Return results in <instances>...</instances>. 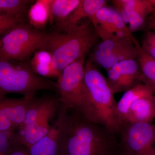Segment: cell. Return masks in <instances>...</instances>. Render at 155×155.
<instances>
[{
    "label": "cell",
    "instance_id": "1",
    "mask_svg": "<svg viewBox=\"0 0 155 155\" xmlns=\"http://www.w3.org/2000/svg\"><path fill=\"white\" fill-rule=\"evenodd\" d=\"M117 134L105 126L68 109L64 136V155H116L123 151Z\"/></svg>",
    "mask_w": 155,
    "mask_h": 155
},
{
    "label": "cell",
    "instance_id": "2",
    "mask_svg": "<svg viewBox=\"0 0 155 155\" xmlns=\"http://www.w3.org/2000/svg\"><path fill=\"white\" fill-rule=\"evenodd\" d=\"M98 38L89 20L71 31L48 34L43 49L51 54L55 68L62 72L70 64L85 58Z\"/></svg>",
    "mask_w": 155,
    "mask_h": 155
},
{
    "label": "cell",
    "instance_id": "3",
    "mask_svg": "<svg viewBox=\"0 0 155 155\" xmlns=\"http://www.w3.org/2000/svg\"><path fill=\"white\" fill-rule=\"evenodd\" d=\"M43 90L57 92V82L35 73L29 63L0 58V98L16 93L31 99Z\"/></svg>",
    "mask_w": 155,
    "mask_h": 155
},
{
    "label": "cell",
    "instance_id": "4",
    "mask_svg": "<svg viewBox=\"0 0 155 155\" xmlns=\"http://www.w3.org/2000/svg\"><path fill=\"white\" fill-rule=\"evenodd\" d=\"M85 58H81L63 69L57 84L58 102L100 124L84 82Z\"/></svg>",
    "mask_w": 155,
    "mask_h": 155
},
{
    "label": "cell",
    "instance_id": "5",
    "mask_svg": "<svg viewBox=\"0 0 155 155\" xmlns=\"http://www.w3.org/2000/svg\"><path fill=\"white\" fill-rule=\"evenodd\" d=\"M84 80L90 99L101 124L118 135L120 129L116 119L117 102L107 78L91 61L85 64Z\"/></svg>",
    "mask_w": 155,
    "mask_h": 155
},
{
    "label": "cell",
    "instance_id": "6",
    "mask_svg": "<svg viewBox=\"0 0 155 155\" xmlns=\"http://www.w3.org/2000/svg\"><path fill=\"white\" fill-rule=\"evenodd\" d=\"M59 107L57 99L35 98L19 127L20 133L15 135L17 142L28 149L42 138L57 118Z\"/></svg>",
    "mask_w": 155,
    "mask_h": 155
},
{
    "label": "cell",
    "instance_id": "7",
    "mask_svg": "<svg viewBox=\"0 0 155 155\" xmlns=\"http://www.w3.org/2000/svg\"><path fill=\"white\" fill-rule=\"evenodd\" d=\"M47 35L23 22L17 24L0 37V58L25 62L43 49Z\"/></svg>",
    "mask_w": 155,
    "mask_h": 155
},
{
    "label": "cell",
    "instance_id": "8",
    "mask_svg": "<svg viewBox=\"0 0 155 155\" xmlns=\"http://www.w3.org/2000/svg\"><path fill=\"white\" fill-rule=\"evenodd\" d=\"M123 149L135 155H155V125L148 122H127L119 133Z\"/></svg>",
    "mask_w": 155,
    "mask_h": 155
},
{
    "label": "cell",
    "instance_id": "9",
    "mask_svg": "<svg viewBox=\"0 0 155 155\" xmlns=\"http://www.w3.org/2000/svg\"><path fill=\"white\" fill-rule=\"evenodd\" d=\"M138 51L133 40L129 38H114L102 41L92 53L93 63L107 71L121 61L137 60Z\"/></svg>",
    "mask_w": 155,
    "mask_h": 155
},
{
    "label": "cell",
    "instance_id": "10",
    "mask_svg": "<svg viewBox=\"0 0 155 155\" xmlns=\"http://www.w3.org/2000/svg\"><path fill=\"white\" fill-rule=\"evenodd\" d=\"M97 35L102 41L134 37L127 28L120 14L113 8L105 6L90 19Z\"/></svg>",
    "mask_w": 155,
    "mask_h": 155
},
{
    "label": "cell",
    "instance_id": "11",
    "mask_svg": "<svg viewBox=\"0 0 155 155\" xmlns=\"http://www.w3.org/2000/svg\"><path fill=\"white\" fill-rule=\"evenodd\" d=\"M68 108L59 103L57 118L48 133L28 149L29 155H64V127Z\"/></svg>",
    "mask_w": 155,
    "mask_h": 155
},
{
    "label": "cell",
    "instance_id": "12",
    "mask_svg": "<svg viewBox=\"0 0 155 155\" xmlns=\"http://www.w3.org/2000/svg\"><path fill=\"white\" fill-rule=\"evenodd\" d=\"M111 2L131 33L147 29L148 19L153 12L149 0H113Z\"/></svg>",
    "mask_w": 155,
    "mask_h": 155
},
{
    "label": "cell",
    "instance_id": "13",
    "mask_svg": "<svg viewBox=\"0 0 155 155\" xmlns=\"http://www.w3.org/2000/svg\"><path fill=\"white\" fill-rule=\"evenodd\" d=\"M107 71V80L114 94L125 92L142 84L141 70L137 60L121 61Z\"/></svg>",
    "mask_w": 155,
    "mask_h": 155
},
{
    "label": "cell",
    "instance_id": "14",
    "mask_svg": "<svg viewBox=\"0 0 155 155\" xmlns=\"http://www.w3.org/2000/svg\"><path fill=\"white\" fill-rule=\"evenodd\" d=\"M106 0H81L78 6L61 25L58 26L62 32L71 31L77 27L82 19L89 20L94 17L100 9L106 6Z\"/></svg>",
    "mask_w": 155,
    "mask_h": 155
},
{
    "label": "cell",
    "instance_id": "15",
    "mask_svg": "<svg viewBox=\"0 0 155 155\" xmlns=\"http://www.w3.org/2000/svg\"><path fill=\"white\" fill-rule=\"evenodd\" d=\"M153 95L151 90L143 84L124 93L116 106V119L120 129L125 123L127 112L131 104L141 98H151Z\"/></svg>",
    "mask_w": 155,
    "mask_h": 155
},
{
    "label": "cell",
    "instance_id": "16",
    "mask_svg": "<svg viewBox=\"0 0 155 155\" xmlns=\"http://www.w3.org/2000/svg\"><path fill=\"white\" fill-rule=\"evenodd\" d=\"M152 97L141 98L134 101L129 107L124 124L127 122L152 123L155 118V106Z\"/></svg>",
    "mask_w": 155,
    "mask_h": 155
},
{
    "label": "cell",
    "instance_id": "17",
    "mask_svg": "<svg viewBox=\"0 0 155 155\" xmlns=\"http://www.w3.org/2000/svg\"><path fill=\"white\" fill-rule=\"evenodd\" d=\"M29 64L32 71L42 77L59 78L61 76V72L54 66L51 54L47 50L41 49L35 52Z\"/></svg>",
    "mask_w": 155,
    "mask_h": 155
},
{
    "label": "cell",
    "instance_id": "18",
    "mask_svg": "<svg viewBox=\"0 0 155 155\" xmlns=\"http://www.w3.org/2000/svg\"><path fill=\"white\" fill-rule=\"evenodd\" d=\"M138 51L137 60L141 70L142 83L149 87L155 94V59L143 51L135 38L133 39Z\"/></svg>",
    "mask_w": 155,
    "mask_h": 155
},
{
    "label": "cell",
    "instance_id": "19",
    "mask_svg": "<svg viewBox=\"0 0 155 155\" xmlns=\"http://www.w3.org/2000/svg\"><path fill=\"white\" fill-rule=\"evenodd\" d=\"M28 18L32 27L39 30L44 28L48 22L51 23L50 0H38L28 10Z\"/></svg>",
    "mask_w": 155,
    "mask_h": 155
},
{
    "label": "cell",
    "instance_id": "20",
    "mask_svg": "<svg viewBox=\"0 0 155 155\" xmlns=\"http://www.w3.org/2000/svg\"><path fill=\"white\" fill-rule=\"evenodd\" d=\"M81 0H50L51 23L61 25L80 4Z\"/></svg>",
    "mask_w": 155,
    "mask_h": 155
},
{
    "label": "cell",
    "instance_id": "21",
    "mask_svg": "<svg viewBox=\"0 0 155 155\" xmlns=\"http://www.w3.org/2000/svg\"><path fill=\"white\" fill-rule=\"evenodd\" d=\"M33 2L28 0H0V12L11 17L23 19L28 6Z\"/></svg>",
    "mask_w": 155,
    "mask_h": 155
},
{
    "label": "cell",
    "instance_id": "22",
    "mask_svg": "<svg viewBox=\"0 0 155 155\" xmlns=\"http://www.w3.org/2000/svg\"><path fill=\"white\" fill-rule=\"evenodd\" d=\"M14 127L6 97L0 98V130L11 132Z\"/></svg>",
    "mask_w": 155,
    "mask_h": 155
},
{
    "label": "cell",
    "instance_id": "23",
    "mask_svg": "<svg viewBox=\"0 0 155 155\" xmlns=\"http://www.w3.org/2000/svg\"><path fill=\"white\" fill-rule=\"evenodd\" d=\"M15 144L14 135L11 132L0 130V154H8Z\"/></svg>",
    "mask_w": 155,
    "mask_h": 155
},
{
    "label": "cell",
    "instance_id": "24",
    "mask_svg": "<svg viewBox=\"0 0 155 155\" xmlns=\"http://www.w3.org/2000/svg\"><path fill=\"white\" fill-rule=\"evenodd\" d=\"M140 45L145 52L155 59V31L147 30Z\"/></svg>",
    "mask_w": 155,
    "mask_h": 155
},
{
    "label": "cell",
    "instance_id": "25",
    "mask_svg": "<svg viewBox=\"0 0 155 155\" xmlns=\"http://www.w3.org/2000/svg\"><path fill=\"white\" fill-rule=\"evenodd\" d=\"M23 22V19L8 16L0 12V37L15 25Z\"/></svg>",
    "mask_w": 155,
    "mask_h": 155
},
{
    "label": "cell",
    "instance_id": "26",
    "mask_svg": "<svg viewBox=\"0 0 155 155\" xmlns=\"http://www.w3.org/2000/svg\"><path fill=\"white\" fill-rule=\"evenodd\" d=\"M7 155H29L28 148L21 143H16Z\"/></svg>",
    "mask_w": 155,
    "mask_h": 155
},
{
    "label": "cell",
    "instance_id": "27",
    "mask_svg": "<svg viewBox=\"0 0 155 155\" xmlns=\"http://www.w3.org/2000/svg\"><path fill=\"white\" fill-rule=\"evenodd\" d=\"M147 30L155 31V16L151 14L148 19Z\"/></svg>",
    "mask_w": 155,
    "mask_h": 155
},
{
    "label": "cell",
    "instance_id": "28",
    "mask_svg": "<svg viewBox=\"0 0 155 155\" xmlns=\"http://www.w3.org/2000/svg\"><path fill=\"white\" fill-rule=\"evenodd\" d=\"M149 1L152 5L153 7V12L151 14L155 16V0H149Z\"/></svg>",
    "mask_w": 155,
    "mask_h": 155
},
{
    "label": "cell",
    "instance_id": "29",
    "mask_svg": "<svg viewBox=\"0 0 155 155\" xmlns=\"http://www.w3.org/2000/svg\"><path fill=\"white\" fill-rule=\"evenodd\" d=\"M116 155H135L131 153L128 152L125 150H123L121 152L119 153L118 154Z\"/></svg>",
    "mask_w": 155,
    "mask_h": 155
},
{
    "label": "cell",
    "instance_id": "30",
    "mask_svg": "<svg viewBox=\"0 0 155 155\" xmlns=\"http://www.w3.org/2000/svg\"><path fill=\"white\" fill-rule=\"evenodd\" d=\"M152 100L153 103L154 104L155 106V95L154 94L152 98Z\"/></svg>",
    "mask_w": 155,
    "mask_h": 155
},
{
    "label": "cell",
    "instance_id": "31",
    "mask_svg": "<svg viewBox=\"0 0 155 155\" xmlns=\"http://www.w3.org/2000/svg\"></svg>",
    "mask_w": 155,
    "mask_h": 155
},
{
    "label": "cell",
    "instance_id": "32",
    "mask_svg": "<svg viewBox=\"0 0 155 155\" xmlns=\"http://www.w3.org/2000/svg\"><path fill=\"white\" fill-rule=\"evenodd\" d=\"M0 155H1V154H0Z\"/></svg>",
    "mask_w": 155,
    "mask_h": 155
}]
</instances>
